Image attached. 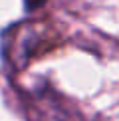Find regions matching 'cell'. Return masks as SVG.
I'll use <instances>...</instances> for the list:
<instances>
[{"mask_svg": "<svg viewBox=\"0 0 119 121\" xmlns=\"http://www.w3.org/2000/svg\"><path fill=\"white\" fill-rule=\"evenodd\" d=\"M46 2V0H24V4H26L28 10H34V8H40L42 4Z\"/></svg>", "mask_w": 119, "mask_h": 121, "instance_id": "1", "label": "cell"}]
</instances>
